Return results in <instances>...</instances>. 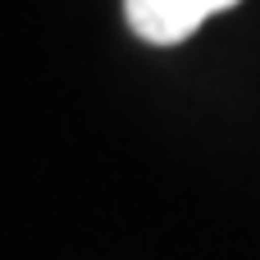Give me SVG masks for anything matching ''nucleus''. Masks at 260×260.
<instances>
[{
  "mask_svg": "<svg viewBox=\"0 0 260 260\" xmlns=\"http://www.w3.org/2000/svg\"><path fill=\"white\" fill-rule=\"evenodd\" d=\"M242 0H123V14H128V27L151 41V46H178L187 41L206 18L233 9Z\"/></svg>",
  "mask_w": 260,
  "mask_h": 260,
  "instance_id": "obj_1",
  "label": "nucleus"
}]
</instances>
